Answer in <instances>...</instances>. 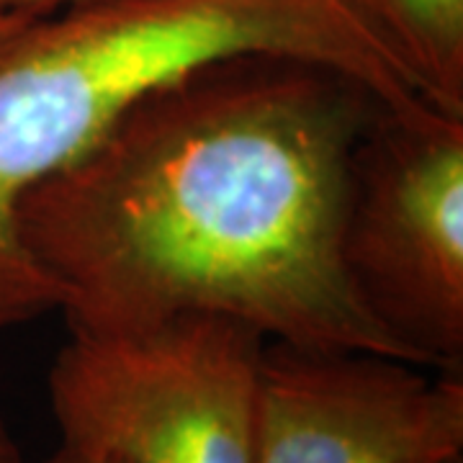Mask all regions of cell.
<instances>
[{
  "mask_svg": "<svg viewBox=\"0 0 463 463\" xmlns=\"http://www.w3.org/2000/svg\"><path fill=\"white\" fill-rule=\"evenodd\" d=\"M381 103L330 65L242 54L129 106L16 206L70 332L222 315L270 343L417 364L343 260L355 149Z\"/></svg>",
  "mask_w": 463,
  "mask_h": 463,
  "instance_id": "obj_1",
  "label": "cell"
},
{
  "mask_svg": "<svg viewBox=\"0 0 463 463\" xmlns=\"http://www.w3.org/2000/svg\"><path fill=\"white\" fill-rule=\"evenodd\" d=\"M242 54L330 65L389 106L422 99L335 0H80L0 33V332L60 312L18 240L21 196L149 90Z\"/></svg>",
  "mask_w": 463,
  "mask_h": 463,
  "instance_id": "obj_2",
  "label": "cell"
},
{
  "mask_svg": "<svg viewBox=\"0 0 463 463\" xmlns=\"http://www.w3.org/2000/svg\"><path fill=\"white\" fill-rule=\"evenodd\" d=\"M265 345L222 315L70 332L47 379L60 443L111 463H252Z\"/></svg>",
  "mask_w": 463,
  "mask_h": 463,
  "instance_id": "obj_3",
  "label": "cell"
},
{
  "mask_svg": "<svg viewBox=\"0 0 463 463\" xmlns=\"http://www.w3.org/2000/svg\"><path fill=\"white\" fill-rule=\"evenodd\" d=\"M343 260L358 297L430 371H463V116L381 103L355 149Z\"/></svg>",
  "mask_w": 463,
  "mask_h": 463,
  "instance_id": "obj_4",
  "label": "cell"
},
{
  "mask_svg": "<svg viewBox=\"0 0 463 463\" xmlns=\"http://www.w3.org/2000/svg\"><path fill=\"white\" fill-rule=\"evenodd\" d=\"M458 461L461 373L268 340L252 463Z\"/></svg>",
  "mask_w": 463,
  "mask_h": 463,
  "instance_id": "obj_5",
  "label": "cell"
},
{
  "mask_svg": "<svg viewBox=\"0 0 463 463\" xmlns=\"http://www.w3.org/2000/svg\"><path fill=\"white\" fill-rule=\"evenodd\" d=\"M422 99L463 116V0H335Z\"/></svg>",
  "mask_w": 463,
  "mask_h": 463,
  "instance_id": "obj_6",
  "label": "cell"
},
{
  "mask_svg": "<svg viewBox=\"0 0 463 463\" xmlns=\"http://www.w3.org/2000/svg\"><path fill=\"white\" fill-rule=\"evenodd\" d=\"M72 3H80V0H0V14L16 18H39Z\"/></svg>",
  "mask_w": 463,
  "mask_h": 463,
  "instance_id": "obj_7",
  "label": "cell"
},
{
  "mask_svg": "<svg viewBox=\"0 0 463 463\" xmlns=\"http://www.w3.org/2000/svg\"><path fill=\"white\" fill-rule=\"evenodd\" d=\"M0 463H24V450L18 448L16 438L0 420Z\"/></svg>",
  "mask_w": 463,
  "mask_h": 463,
  "instance_id": "obj_8",
  "label": "cell"
},
{
  "mask_svg": "<svg viewBox=\"0 0 463 463\" xmlns=\"http://www.w3.org/2000/svg\"><path fill=\"white\" fill-rule=\"evenodd\" d=\"M44 463H111V461H103V458H96V456H85L80 450H75V448H67L60 446L54 448V453H52L50 458Z\"/></svg>",
  "mask_w": 463,
  "mask_h": 463,
  "instance_id": "obj_9",
  "label": "cell"
},
{
  "mask_svg": "<svg viewBox=\"0 0 463 463\" xmlns=\"http://www.w3.org/2000/svg\"><path fill=\"white\" fill-rule=\"evenodd\" d=\"M18 21H24V18H16V16H3V14H0V33H3V32H8V29H11V26H14V24H18Z\"/></svg>",
  "mask_w": 463,
  "mask_h": 463,
  "instance_id": "obj_10",
  "label": "cell"
},
{
  "mask_svg": "<svg viewBox=\"0 0 463 463\" xmlns=\"http://www.w3.org/2000/svg\"><path fill=\"white\" fill-rule=\"evenodd\" d=\"M458 463H463V461H458Z\"/></svg>",
  "mask_w": 463,
  "mask_h": 463,
  "instance_id": "obj_11",
  "label": "cell"
}]
</instances>
